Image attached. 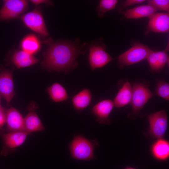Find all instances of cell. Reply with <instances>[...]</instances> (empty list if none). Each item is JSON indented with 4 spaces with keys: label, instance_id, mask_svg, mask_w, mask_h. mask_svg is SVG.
<instances>
[{
    "label": "cell",
    "instance_id": "obj_31",
    "mask_svg": "<svg viewBox=\"0 0 169 169\" xmlns=\"http://www.w3.org/2000/svg\"><path fill=\"white\" fill-rule=\"evenodd\" d=\"M2 97L0 95V107H1L2 106L1 105V98Z\"/></svg>",
    "mask_w": 169,
    "mask_h": 169
},
{
    "label": "cell",
    "instance_id": "obj_3",
    "mask_svg": "<svg viewBox=\"0 0 169 169\" xmlns=\"http://www.w3.org/2000/svg\"><path fill=\"white\" fill-rule=\"evenodd\" d=\"M152 50L144 44L136 43L129 49L119 56L118 61L119 66L123 68L146 59Z\"/></svg>",
    "mask_w": 169,
    "mask_h": 169
},
{
    "label": "cell",
    "instance_id": "obj_7",
    "mask_svg": "<svg viewBox=\"0 0 169 169\" xmlns=\"http://www.w3.org/2000/svg\"><path fill=\"white\" fill-rule=\"evenodd\" d=\"M21 19L28 28L43 37L49 35L45 21L41 13L35 8L23 15Z\"/></svg>",
    "mask_w": 169,
    "mask_h": 169
},
{
    "label": "cell",
    "instance_id": "obj_11",
    "mask_svg": "<svg viewBox=\"0 0 169 169\" xmlns=\"http://www.w3.org/2000/svg\"><path fill=\"white\" fill-rule=\"evenodd\" d=\"M15 95L13 72L4 69L0 72V95L9 103Z\"/></svg>",
    "mask_w": 169,
    "mask_h": 169
},
{
    "label": "cell",
    "instance_id": "obj_12",
    "mask_svg": "<svg viewBox=\"0 0 169 169\" xmlns=\"http://www.w3.org/2000/svg\"><path fill=\"white\" fill-rule=\"evenodd\" d=\"M114 106L113 101L105 99L99 101L92 107L91 113L96 118V121L100 124H110L109 116Z\"/></svg>",
    "mask_w": 169,
    "mask_h": 169
},
{
    "label": "cell",
    "instance_id": "obj_18",
    "mask_svg": "<svg viewBox=\"0 0 169 169\" xmlns=\"http://www.w3.org/2000/svg\"><path fill=\"white\" fill-rule=\"evenodd\" d=\"M132 95V87L131 84L127 81L119 90L114 98V106L120 108L131 102Z\"/></svg>",
    "mask_w": 169,
    "mask_h": 169
},
{
    "label": "cell",
    "instance_id": "obj_27",
    "mask_svg": "<svg viewBox=\"0 0 169 169\" xmlns=\"http://www.w3.org/2000/svg\"><path fill=\"white\" fill-rule=\"evenodd\" d=\"M7 110L1 106L0 107V129L6 123Z\"/></svg>",
    "mask_w": 169,
    "mask_h": 169
},
{
    "label": "cell",
    "instance_id": "obj_17",
    "mask_svg": "<svg viewBox=\"0 0 169 169\" xmlns=\"http://www.w3.org/2000/svg\"><path fill=\"white\" fill-rule=\"evenodd\" d=\"M157 10L155 8L148 4L141 5L127 10L124 13V17L127 19L142 17L150 18Z\"/></svg>",
    "mask_w": 169,
    "mask_h": 169
},
{
    "label": "cell",
    "instance_id": "obj_19",
    "mask_svg": "<svg viewBox=\"0 0 169 169\" xmlns=\"http://www.w3.org/2000/svg\"><path fill=\"white\" fill-rule=\"evenodd\" d=\"M151 151L154 157L158 160L165 161L169 157V143L163 138L158 139L152 145Z\"/></svg>",
    "mask_w": 169,
    "mask_h": 169
},
{
    "label": "cell",
    "instance_id": "obj_1",
    "mask_svg": "<svg viewBox=\"0 0 169 169\" xmlns=\"http://www.w3.org/2000/svg\"><path fill=\"white\" fill-rule=\"evenodd\" d=\"M45 42L48 46L43 54L41 66L44 69L49 72L55 71L67 74L76 67L77 57L82 53L76 44L63 40L54 41L49 38Z\"/></svg>",
    "mask_w": 169,
    "mask_h": 169
},
{
    "label": "cell",
    "instance_id": "obj_22",
    "mask_svg": "<svg viewBox=\"0 0 169 169\" xmlns=\"http://www.w3.org/2000/svg\"><path fill=\"white\" fill-rule=\"evenodd\" d=\"M118 2L117 0H100L96 9L98 16L103 17L108 11L115 9Z\"/></svg>",
    "mask_w": 169,
    "mask_h": 169
},
{
    "label": "cell",
    "instance_id": "obj_20",
    "mask_svg": "<svg viewBox=\"0 0 169 169\" xmlns=\"http://www.w3.org/2000/svg\"><path fill=\"white\" fill-rule=\"evenodd\" d=\"M20 46L22 50L32 55L40 49L41 44L38 38L33 34H29L22 39Z\"/></svg>",
    "mask_w": 169,
    "mask_h": 169
},
{
    "label": "cell",
    "instance_id": "obj_30",
    "mask_svg": "<svg viewBox=\"0 0 169 169\" xmlns=\"http://www.w3.org/2000/svg\"><path fill=\"white\" fill-rule=\"evenodd\" d=\"M124 169H136L135 168L131 167V166H127Z\"/></svg>",
    "mask_w": 169,
    "mask_h": 169
},
{
    "label": "cell",
    "instance_id": "obj_29",
    "mask_svg": "<svg viewBox=\"0 0 169 169\" xmlns=\"http://www.w3.org/2000/svg\"><path fill=\"white\" fill-rule=\"evenodd\" d=\"M31 2L35 5H38L40 4L44 3L47 5H52V2L49 0H32L30 1Z\"/></svg>",
    "mask_w": 169,
    "mask_h": 169
},
{
    "label": "cell",
    "instance_id": "obj_5",
    "mask_svg": "<svg viewBox=\"0 0 169 169\" xmlns=\"http://www.w3.org/2000/svg\"><path fill=\"white\" fill-rule=\"evenodd\" d=\"M153 94L144 84L141 83H134L132 87V95L131 103L132 112L138 113Z\"/></svg>",
    "mask_w": 169,
    "mask_h": 169
},
{
    "label": "cell",
    "instance_id": "obj_24",
    "mask_svg": "<svg viewBox=\"0 0 169 169\" xmlns=\"http://www.w3.org/2000/svg\"><path fill=\"white\" fill-rule=\"evenodd\" d=\"M148 4L152 6L157 10L165 11L168 13L169 11V1L167 0H149Z\"/></svg>",
    "mask_w": 169,
    "mask_h": 169
},
{
    "label": "cell",
    "instance_id": "obj_8",
    "mask_svg": "<svg viewBox=\"0 0 169 169\" xmlns=\"http://www.w3.org/2000/svg\"><path fill=\"white\" fill-rule=\"evenodd\" d=\"M105 50V46L102 43L96 44L90 47L88 60L92 70L104 67L113 59Z\"/></svg>",
    "mask_w": 169,
    "mask_h": 169
},
{
    "label": "cell",
    "instance_id": "obj_26",
    "mask_svg": "<svg viewBox=\"0 0 169 169\" xmlns=\"http://www.w3.org/2000/svg\"><path fill=\"white\" fill-rule=\"evenodd\" d=\"M167 49L164 51H156L157 59L160 70L165 67L168 61L169 57Z\"/></svg>",
    "mask_w": 169,
    "mask_h": 169
},
{
    "label": "cell",
    "instance_id": "obj_15",
    "mask_svg": "<svg viewBox=\"0 0 169 169\" xmlns=\"http://www.w3.org/2000/svg\"><path fill=\"white\" fill-rule=\"evenodd\" d=\"M11 60L18 69L32 66L38 62V59L33 55L23 50L15 52L11 57Z\"/></svg>",
    "mask_w": 169,
    "mask_h": 169
},
{
    "label": "cell",
    "instance_id": "obj_14",
    "mask_svg": "<svg viewBox=\"0 0 169 169\" xmlns=\"http://www.w3.org/2000/svg\"><path fill=\"white\" fill-rule=\"evenodd\" d=\"M6 123L8 132L25 131L24 118L14 108L11 107L7 110Z\"/></svg>",
    "mask_w": 169,
    "mask_h": 169
},
{
    "label": "cell",
    "instance_id": "obj_9",
    "mask_svg": "<svg viewBox=\"0 0 169 169\" xmlns=\"http://www.w3.org/2000/svg\"><path fill=\"white\" fill-rule=\"evenodd\" d=\"M29 133L25 131L8 132L2 136L3 146L1 155L6 156L24 142Z\"/></svg>",
    "mask_w": 169,
    "mask_h": 169
},
{
    "label": "cell",
    "instance_id": "obj_4",
    "mask_svg": "<svg viewBox=\"0 0 169 169\" xmlns=\"http://www.w3.org/2000/svg\"><path fill=\"white\" fill-rule=\"evenodd\" d=\"M149 124V133L154 138H162L166 131L168 118L166 111L161 110L147 115Z\"/></svg>",
    "mask_w": 169,
    "mask_h": 169
},
{
    "label": "cell",
    "instance_id": "obj_13",
    "mask_svg": "<svg viewBox=\"0 0 169 169\" xmlns=\"http://www.w3.org/2000/svg\"><path fill=\"white\" fill-rule=\"evenodd\" d=\"M146 33L150 32L166 33L169 30V14L167 13H155L150 18Z\"/></svg>",
    "mask_w": 169,
    "mask_h": 169
},
{
    "label": "cell",
    "instance_id": "obj_2",
    "mask_svg": "<svg viewBox=\"0 0 169 169\" xmlns=\"http://www.w3.org/2000/svg\"><path fill=\"white\" fill-rule=\"evenodd\" d=\"M97 145V141L89 140L82 135H75L69 146L71 156L73 158L78 160L94 159L95 158V148Z\"/></svg>",
    "mask_w": 169,
    "mask_h": 169
},
{
    "label": "cell",
    "instance_id": "obj_25",
    "mask_svg": "<svg viewBox=\"0 0 169 169\" xmlns=\"http://www.w3.org/2000/svg\"><path fill=\"white\" fill-rule=\"evenodd\" d=\"M146 59L152 71L158 72L160 71L157 57L156 51L152 50Z\"/></svg>",
    "mask_w": 169,
    "mask_h": 169
},
{
    "label": "cell",
    "instance_id": "obj_28",
    "mask_svg": "<svg viewBox=\"0 0 169 169\" xmlns=\"http://www.w3.org/2000/svg\"><path fill=\"white\" fill-rule=\"evenodd\" d=\"M146 1L145 0H126L124 2L123 6L125 8L131 5L142 3Z\"/></svg>",
    "mask_w": 169,
    "mask_h": 169
},
{
    "label": "cell",
    "instance_id": "obj_21",
    "mask_svg": "<svg viewBox=\"0 0 169 169\" xmlns=\"http://www.w3.org/2000/svg\"><path fill=\"white\" fill-rule=\"evenodd\" d=\"M49 97L53 101L59 102L67 100L69 96L65 88L58 82L53 84L47 89Z\"/></svg>",
    "mask_w": 169,
    "mask_h": 169
},
{
    "label": "cell",
    "instance_id": "obj_6",
    "mask_svg": "<svg viewBox=\"0 0 169 169\" xmlns=\"http://www.w3.org/2000/svg\"><path fill=\"white\" fill-rule=\"evenodd\" d=\"M0 9V21L18 17L27 10L28 2L25 0H5Z\"/></svg>",
    "mask_w": 169,
    "mask_h": 169
},
{
    "label": "cell",
    "instance_id": "obj_16",
    "mask_svg": "<svg viewBox=\"0 0 169 169\" xmlns=\"http://www.w3.org/2000/svg\"><path fill=\"white\" fill-rule=\"evenodd\" d=\"M92 98V95L90 90L83 89L72 97L73 106L77 111H81L90 105Z\"/></svg>",
    "mask_w": 169,
    "mask_h": 169
},
{
    "label": "cell",
    "instance_id": "obj_23",
    "mask_svg": "<svg viewBox=\"0 0 169 169\" xmlns=\"http://www.w3.org/2000/svg\"><path fill=\"white\" fill-rule=\"evenodd\" d=\"M156 94L157 95L168 101L169 100V84L166 82L161 80L157 82Z\"/></svg>",
    "mask_w": 169,
    "mask_h": 169
},
{
    "label": "cell",
    "instance_id": "obj_10",
    "mask_svg": "<svg viewBox=\"0 0 169 169\" xmlns=\"http://www.w3.org/2000/svg\"><path fill=\"white\" fill-rule=\"evenodd\" d=\"M38 106L35 102H31L27 106L28 112L24 118V131L29 133L45 130L44 126L35 112Z\"/></svg>",
    "mask_w": 169,
    "mask_h": 169
}]
</instances>
